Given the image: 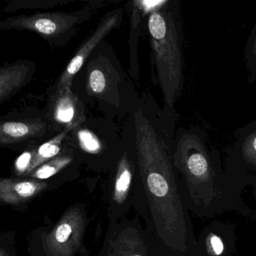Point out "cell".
<instances>
[{
	"mask_svg": "<svg viewBox=\"0 0 256 256\" xmlns=\"http://www.w3.org/2000/svg\"><path fill=\"white\" fill-rule=\"evenodd\" d=\"M133 162L130 158V151L126 149L121 155L118 166L115 180L114 199L116 202H124L131 186L133 175Z\"/></svg>",
	"mask_w": 256,
	"mask_h": 256,
	"instance_id": "obj_15",
	"label": "cell"
},
{
	"mask_svg": "<svg viewBox=\"0 0 256 256\" xmlns=\"http://www.w3.org/2000/svg\"><path fill=\"white\" fill-rule=\"evenodd\" d=\"M244 156L250 164L256 166V134H253L244 148Z\"/></svg>",
	"mask_w": 256,
	"mask_h": 256,
	"instance_id": "obj_19",
	"label": "cell"
},
{
	"mask_svg": "<svg viewBox=\"0 0 256 256\" xmlns=\"http://www.w3.org/2000/svg\"><path fill=\"white\" fill-rule=\"evenodd\" d=\"M148 31L157 79L170 108L180 89L182 58L178 24L168 2H160L148 14Z\"/></svg>",
	"mask_w": 256,
	"mask_h": 256,
	"instance_id": "obj_3",
	"label": "cell"
},
{
	"mask_svg": "<svg viewBox=\"0 0 256 256\" xmlns=\"http://www.w3.org/2000/svg\"><path fill=\"white\" fill-rule=\"evenodd\" d=\"M46 186L44 182L35 180L2 179L0 182V198L5 203H20L29 200Z\"/></svg>",
	"mask_w": 256,
	"mask_h": 256,
	"instance_id": "obj_12",
	"label": "cell"
},
{
	"mask_svg": "<svg viewBox=\"0 0 256 256\" xmlns=\"http://www.w3.org/2000/svg\"><path fill=\"white\" fill-rule=\"evenodd\" d=\"M0 256H7V254H6L5 252H4V250H1V253H0Z\"/></svg>",
	"mask_w": 256,
	"mask_h": 256,
	"instance_id": "obj_20",
	"label": "cell"
},
{
	"mask_svg": "<svg viewBox=\"0 0 256 256\" xmlns=\"http://www.w3.org/2000/svg\"><path fill=\"white\" fill-rule=\"evenodd\" d=\"M36 65L32 61L20 60L5 64L0 68V102L12 98L34 77Z\"/></svg>",
	"mask_w": 256,
	"mask_h": 256,
	"instance_id": "obj_11",
	"label": "cell"
},
{
	"mask_svg": "<svg viewBox=\"0 0 256 256\" xmlns=\"http://www.w3.org/2000/svg\"><path fill=\"white\" fill-rule=\"evenodd\" d=\"M104 2H89L73 12L36 13L14 16L0 22L2 30L28 31L40 36L53 49L70 43L80 31V26L90 20L103 6Z\"/></svg>",
	"mask_w": 256,
	"mask_h": 256,
	"instance_id": "obj_4",
	"label": "cell"
},
{
	"mask_svg": "<svg viewBox=\"0 0 256 256\" xmlns=\"http://www.w3.org/2000/svg\"><path fill=\"white\" fill-rule=\"evenodd\" d=\"M197 240L200 256H234L236 252L234 229L228 223L209 224Z\"/></svg>",
	"mask_w": 256,
	"mask_h": 256,
	"instance_id": "obj_8",
	"label": "cell"
},
{
	"mask_svg": "<svg viewBox=\"0 0 256 256\" xmlns=\"http://www.w3.org/2000/svg\"><path fill=\"white\" fill-rule=\"evenodd\" d=\"M130 71L134 80H138L139 65L138 60V44L142 30V19L146 16L140 6V0L130 2Z\"/></svg>",
	"mask_w": 256,
	"mask_h": 256,
	"instance_id": "obj_13",
	"label": "cell"
},
{
	"mask_svg": "<svg viewBox=\"0 0 256 256\" xmlns=\"http://www.w3.org/2000/svg\"><path fill=\"white\" fill-rule=\"evenodd\" d=\"M74 150L72 148L62 151L59 156L53 160L42 164L40 167L29 174L32 178L37 180H46L52 178L54 175L60 172L64 168L72 162Z\"/></svg>",
	"mask_w": 256,
	"mask_h": 256,
	"instance_id": "obj_16",
	"label": "cell"
},
{
	"mask_svg": "<svg viewBox=\"0 0 256 256\" xmlns=\"http://www.w3.org/2000/svg\"><path fill=\"white\" fill-rule=\"evenodd\" d=\"M34 152H35V148H32L24 151L18 157L14 162V168L18 174H29L32 160H34Z\"/></svg>",
	"mask_w": 256,
	"mask_h": 256,
	"instance_id": "obj_18",
	"label": "cell"
},
{
	"mask_svg": "<svg viewBox=\"0 0 256 256\" xmlns=\"http://www.w3.org/2000/svg\"><path fill=\"white\" fill-rule=\"evenodd\" d=\"M47 118L56 131H70L80 126L86 120L84 103L76 94L72 86L48 94Z\"/></svg>",
	"mask_w": 256,
	"mask_h": 256,
	"instance_id": "obj_7",
	"label": "cell"
},
{
	"mask_svg": "<svg viewBox=\"0 0 256 256\" xmlns=\"http://www.w3.org/2000/svg\"><path fill=\"white\" fill-rule=\"evenodd\" d=\"M50 126L47 118L40 116L2 120L0 124V144L8 146L41 138Z\"/></svg>",
	"mask_w": 256,
	"mask_h": 256,
	"instance_id": "obj_9",
	"label": "cell"
},
{
	"mask_svg": "<svg viewBox=\"0 0 256 256\" xmlns=\"http://www.w3.org/2000/svg\"><path fill=\"white\" fill-rule=\"evenodd\" d=\"M83 220L78 212L72 211L61 220L48 238L49 250L56 256H68L73 253L80 240Z\"/></svg>",
	"mask_w": 256,
	"mask_h": 256,
	"instance_id": "obj_10",
	"label": "cell"
},
{
	"mask_svg": "<svg viewBox=\"0 0 256 256\" xmlns=\"http://www.w3.org/2000/svg\"><path fill=\"white\" fill-rule=\"evenodd\" d=\"M73 2L74 0H14L6 5L4 12L12 13L19 10L54 8L68 5Z\"/></svg>",
	"mask_w": 256,
	"mask_h": 256,
	"instance_id": "obj_17",
	"label": "cell"
},
{
	"mask_svg": "<svg viewBox=\"0 0 256 256\" xmlns=\"http://www.w3.org/2000/svg\"><path fill=\"white\" fill-rule=\"evenodd\" d=\"M84 66L86 100L98 103L107 116L130 114L140 98L110 44L100 43Z\"/></svg>",
	"mask_w": 256,
	"mask_h": 256,
	"instance_id": "obj_2",
	"label": "cell"
},
{
	"mask_svg": "<svg viewBox=\"0 0 256 256\" xmlns=\"http://www.w3.org/2000/svg\"><path fill=\"white\" fill-rule=\"evenodd\" d=\"M142 256V254H134V256Z\"/></svg>",
	"mask_w": 256,
	"mask_h": 256,
	"instance_id": "obj_21",
	"label": "cell"
},
{
	"mask_svg": "<svg viewBox=\"0 0 256 256\" xmlns=\"http://www.w3.org/2000/svg\"><path fill=\"white\" fill-rule=\"evenodd\" d=\"M122 137L136 154L162 242L173 256H200L180 181L142 98L128 114Z\"/></svg>",
	"mask_w": 256,
	"mask_h": 256,
	"instance_id": "obj_1",
	"label": "cell"
},
{
	"mask_svg": "<svg viewBox=\"0 0 256 256\" xmlns=\"http://www.w3.org/2000/svg\"><path fill=\"white\" fill-rule=\"evenodd\" d=\"M66 140L84 154L90 156L102 155L109 144H124L112 120L100 118H86L80 126L70 132Z\"/></svg>",
	"mask_w": 256,
	"mask_h": 256,
	"instance_id": "obj_6",
	"label": "cell"
},
{
	"mask_svg": "<svg viewBox=\"0 0 256 256\" xmlns=\"http://www.w3.org/2000/svg\"><path fill=\"white\" fill-rule=\"evenodd\" d=\"M70 130H65L58 133L53 138L47 140L35 148L34 160L29 174L44 163L53 160L62 152L64 142L66 140Z\"/></svg>",
	"mask_w": 256,
	"mask_h": 256,
	"instance_id": "obj_14",
	"label": "cell"
},
{
	"mask_svg": "<svg viewBox=\"0 0 256 256\" xmlns=\"http://www.w3.org/2000/svg\"><path fill=\"white\" fill-rule=\"evenodd\" d=\"M124 11L122 7H118L104 14L98 22L94 32L85 40L78 49L74 56L70 60L64 71L58 78L56 83L48 94H53L67 86H72L73 80L80 72L88 58L96 48L97 46L104 41V38L122 23Z\"/></svg>",
	"mask_w": 256,
	"mask_h": 256,
	"instance_id": "obj_5",
	"label": "cell"
}]
</instances>
